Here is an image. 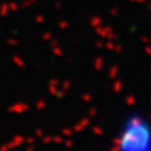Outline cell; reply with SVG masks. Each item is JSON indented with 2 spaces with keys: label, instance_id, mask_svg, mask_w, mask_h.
<instances>
[{
  "label": "cell",
  "instance_id": "obj_1",
  "mask_svg": "<svg viewBox=\"0 0 151 151\" xmlns=\"http://www.w3.org/2000/svg\"><path fill=\"white\" fill-rule=\"evenodd\" d=\"M150 131L149 126L139 116H134L122 127L117 140L116 151H149Z\"/></svg>",
  "mask_w": 151,
  "mask_h": 151
}]
</instances>
